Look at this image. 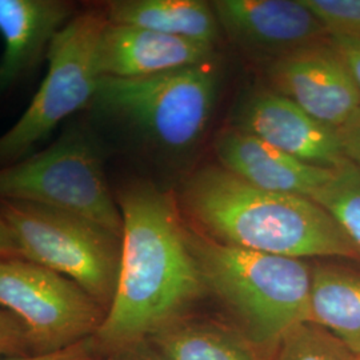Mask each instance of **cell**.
<instances>
[{"mask_svg": "<svg viewBox=\"0 0 360 360\" xmlns=\"http://www.w3.org/2000/svg\"><path fill=\"white\" fill-rule=\"evenodd\" d=\"M115 198L123 218L122 254L112 304L94 336L101 358L186 318L207 291L175 193L132 179Z\"/></svg>", "mask_w": 360, "mask_h": 360, "instance_id": "6da1fadb", "label": "cell"}, {"mask_svg": "<svg viewBox=\"0 0 360 360\" xmlns=\"http://www.w3.org/2000/svg\"><path fill=\"white\" fill-rule=\"evenodd\" d=\"M175 196L195 231L221 245L303 260L338 257L360 263L358 250L318 203L257 188L220 165L196 169Z\"/></svg>", "mask_w": 360, "mask_h": 360, "instance_id": "7a4b0ae2", "label": "cell"}, {"mask_svg": "<svg viewBox=\"0 0 360 360\" xmlns=\"http://www.w3.org/2000/svg\"><path fill=\"white\" fill-rule=\"evenodd\" d=\"M188 233L207 291L231 312L257 349L274 351L292 328L309 322L314 266L221 245L190 226Z\"/></svg>", "mask_w": 360, "mask_h": 360, "instance_id": "3957f363", "label": "cell"}, {"mask_svg": "<svg viewBox=\"0 0 360 360\" xmlns=\"http://www.w3.org/2000/svg\"><path fill=\"white\" fill-rule=\"evenodd\" d=\"M219 83L215 60L153 77H103L89 110L120 124L147 147L181 154L205 134Z\"/></svg>", "mask_w": 360, "mask_h": 360, "instance_id": "277c9868", "label": "cell"}, {"mask_svg": "<svg viewBox=\"0 0 360 360\" xmlns=\"http://www.w3.org/2000/svg\"><path fill=\"white\" fill-rule=\"evenodd\" d=\"M0 200L55 207L90 219L116 236L123 218L104 171L103 154L91 129L80 122L41 153L0 167Z\"/></svg>", "mask_w": 360, "mask_h": 360, "instance_id": "5b68a950", "label": "cell"}, {"mask_svg": "<svg viewBox=\"0 0 360 360\" xmlns=\"http://www.w3.org/2000/svg\"><path fill=\"white\" fill-rule=\"evenodd\" d=\"M0 219L22 257L70 278L110 309L119 278L122 238L75 212L23 200H0Z\"/></svg>", "mask_w": 360, "mask_h": 360, "instance_id": "8992f818", "label": "cell"}, {"mask_svg": "<svg viewBox=\"0 0 360 360\" xmlns=\"http://www.w3.org/2000/svg\"><path fill=\"white\" fill-rule=\"evenodd\" d=\"M107 25L104 4L86 6L53 39L40 89L22 117L0 136V167L26 159L65 119L90 107L101 79L98 46Z\"/></svg>", "mask_w": 360, "mask_h": 360, "instance_id": "52a82bcc", "label": "cell"}, {"mask_svg": "<svg viewBox=\"0 0 360 360\" xmlns=\"http://www.w3.org/2000/svg\"><path fill=\"white\" fill-rule=\"evenodd\" d=\"M0 309L26 326L34 356L95 336L107 315L74 281L25 257H0Z\"/></svg>", "mask_w": 360, "mask_h": 360, "instance_id": "ba28073f", "label": "cell"}, {"mask_svg": "<svg viewBox=\"0 0 360 360\" xmlns=\"http://www.w3.org/2000/svg\"><path fill=\"white\" fill-rule=\"evenodd\" d=\"M271 90L331 129L360 114V90L331 37L266 65Z\"/></svg>", "mask_w": 360, "mask_h": 360, "instance_id": "9c48e42d", "label": "cell"}, {"mask_svg": "<svg viewBox=\"0 0 360 360\" xmlns=\"http://www.w3.org/2000/svg\"><path fill=\"white\" fill-rule=\"evenodd\" d=\"M211 6L232 43L266 65L330 38L302 0H215Z\"/></svg>", "mask_w": 360, "mask_h": 360, "instance_id": "30bf717a", "label": "cell"}, {"mask_svg": "<svg viewBox=\"0 0 360 360\" xmlns=\"http://www.w3.org/2000/svg\"><path fill=\"white\" fill-rule=\"evenodd\" d=\"M232 127L316 167L335 168L347 159L336 129L275 91L250 94L239 105Z\"/></svg>", "mask_w": 360, "mask_h": 360, "instance_id": "8fae6325", "label": "cell"}, {"mask_svg": "<svg viewBox=\"0 0 360 360\" xmlns=\"http://www.w3.org/2000/svg\"><path fill=\"white\" fill-rule=\"evenodd\" d=\"M215 60V46L108 20L99 40L101 77H146Z\"/></svg>", "mask_w": 360, "mask_h": 360, "instance_id": "7c38bea8", "label": "cell"}, {"mask_svg": "<svg viewBox=\"0 0 360 360\" xmlns=\"http://www.w3.org/2000/svg\"><path fill=\"white\" fill-rule=\"evenodd\" d=\"M77 11L70 0H0V95L47 60L53 39Z\"/></svg>", "mask_w": 360, "mask_h": 360, "instance_id": "4fadbf2b", "label": "cell"}, {"mask_svg": "<svg viewBox=\"0 0 360 360\" xmlns=\"http://www.w3.org/2000/svg\"><path fill=\"white\" fill-rule=\"evenodd\" d=\"M218 165L257 188L311 199L333 168L312 166L242 129H223L215 142Z\"/></svg>", "mask_w": 360, "mask_h": 360, "instance_id": "5bb4252c", "label": "cell"}, {"mask_svg": "<svg viewBox=\"0 0 360 360\" xmlns=\"http://www.w3.org/2000/svg\"><path fill=\"white\" fill-rule=\"evenodd\" d=\"M111 23L142 27L215 46L220 37L217 15L203 0H114L104 3Z\"/></svg>", "mask_w": 360, "mask_h": 360, "instance_id": "9a60e30c", "label": "cell"}, {"mask_svg": "<svg viewBox=\"0 0 360 360\" xmlns=\"http://www.w3.org/2000/svg\"><path fill=\"white\" fill-rule=\"evenodd\" d=\"M309 322L360 359V271L338 264L312 267Z\"/></svg>", "mask_w": 360, "mask_h": 360, "instance_id": "2e32d148", "label": "cell"}, {"mask_svg": "<svg viewBox=\"0 0 360 360\" xmlns=\"http://www.w3.org/2000/svg\"><path fill=\"white\" fill-rule=\"evenodd\" d=\"M147 340L167 360H259L257 348L243 335L188 316Z\"/></svg>", "mask_w": 360, "mask_h": 360, "instance_id": "e0dca14e", "label": "cell"}, {"mask_svg": "<svg viewBox=\"0 0 360 360\" xmlns=\"http://www.w3.org/2000/svg\"><path fill=\"white\" fill-rule=\"evenodd\" d=\"M311 200L324 208L347 235L360 255V166L346 159Z\"/></svg>", "mask_w": 360, "mask_h": 360, "instance_id": "ac0fdd59", "label": "cell"}, {"mask_svg": "<svg viewBox=\"0 0 360 360\" xmlns=\"http://www.w3.org/2000/svg\"><path fill=\"white\" fill-rule=\"evenodd\" d=\"M274 360H360L336 338L314 323L292 328L274 349Z\"/></svg>", "mask_w": 360, "mask_h": 360, "instance_id": "d6986e66", "label": "cell"}, {"mask_svg": "<svg viewBox=\"0 0 360 360\" xmlns=\"http://www.w3.org/2000/svg\"><path fill=\"white\" fill-rule=\"evenodd\" d=\"M330 37L360 39V0H302Z\"/></svg>", "mask_w": 360, "mask_h": 360, "instance_id": "ffe728a7", "label": "cell"}, {"mask_svg": "<svg viewBox=\"0 0 360 360\" xmlns=\"http://www.w3.org/2000/svg\"><path fill=\"white\" fill-rule=\"evenodd\" d=\"M34 356L26 326L7 309H0V358Z\"/></svg>", "mask_w": 360, "mask_h": 360, "instance_id": "44dd1931", "label": "cell"}, {"mask_svg": "<svg viewBox=\"0 0 360 360\" xmlns=\"http://www.w3.org/2000/svg\"><path fill=\"white\" fill-rule=\"evenodd\" d=\"M101 356L96 351L94 336L89 338L72 347L60 352L43 355V356H26V358H0V360H99Z\"/></svg>", "mask_w": 360, "mask_h": 360, "instance_id": "7402d4cb", "label": "cell"}, {"mask_svg": "<svg viewBox=\"0 0 360 360\" xmlns=\"http://www.w3.org/2000/svg\"><path fill=\"white\" fill-rule=\"evenodd\" d=\"M99 360H167L150 340H142L104 355Z\"/></svg>", "mask_w": 360, "mask_h": 360, "instance_id": "603a6c76", "label": "cell"}, {"mask_svg": "<svg viewBox=\"0 0 360 360\" xmlns=\"http://www.w3.org/2000/svg\"><path fill=\"white\" fill-rule=\"evenodd\" d=\"M338 135L346 158L360 166V114L340 129Z\"/></svg>", "mask_w": 360, "mask_h": 360, "instance_id": "cb8c5ba5", "label": "cell"}, {"mask_svg": "<svg viewBox=\"0 0 360 360\" xmlns=\"http://www.w3.org/2000/svg\"><path fill=\"white\" fill-rule=\"evenodd\" d=\"M335 46L346 59L360 90V39L331 37Z\"/></svg>", "mask_w": 360, "mask_h": 360, "instance_id": "d4e9b609", "label": "cell"}, {"mask_svg": "<svg viewBox=\"0 0 360 360\" xmlns=\"http://www.w3.org/2000/svg\"><path fill=\"white\" fill-rule=\"evenodd\" d=\"M0 257H22L13 233L0 219Z\"/></svg>", "mask_w": 360, "mask_h": 360, "instance_id": "484cf974", "label": "cell"}]
</instances>
